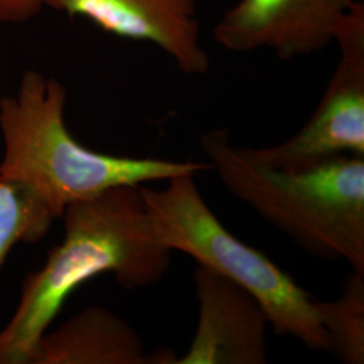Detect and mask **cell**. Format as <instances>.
Here are the masks:
<instances>
[{
    "label": "cell",
    "mask_w": 364,
    "mask_h": 364,
    "mask_svg": "<svg viewBox=\"0 0 364 364\" xmlns=\"http://www.w3.org/2000/svg\"><path fill=\"white\" fill-rule=\"evenodd\" d=\"M195 178H173L165 189L141 185L158 237L171 251H181L246 289L258 299L278 335L297 338L312 351H329L317 299L266 254L225 228L204 201Z\"/></svg>",
    "instance_id": "277c9868"
},
{
    "label": "cell",
    "mask_w": 364,
    "mask_h": 364,
    "mask_svg": "<svg viewBox=\"0 0 364 364\" xmlns=\"http://www.w3.org/2000/svg\"><path fill=\"white\" fill-rule=\"evenodd\" d=\"M52 213L27 189L0 180V267L16 243H36L48 234Z\"/></svg>",
    "instance_id": "8fae6325"
},
{
    "label": "cell",
    "mask_w": 364,
    "mask_h": 364,
    "mask_svg": "<svg viewBox=\"0 0 364 364\" xmlns=\"http://www.w3.org/2000/svg\"><path fill=\"white\" fill-rule=\"evenodd\" d=\"M66 90L27 70L14 96L0 100L4 158L0 180L27 189L60 219L70 203L120 185H146L212 170L205 162L109 156L76 141L65 124Z\"/></svg>",
    "instance_id": "7a4b0ae2"
},
{
    "label": "cell",
    "mask_w": 364,
    "mask_h": 364,
    "mask_svg": "<svg viewBox=\"0 0 364 364\" xmlns=\"http://www.w3.org/2000/svg\"><path fill=\"white\" fill-rule=\"evenodd\" d=\"M43 7V0H0L1 23H23Z\"/></svg>",
    "instance_id": "7c38bea8"
},
{
    "label": "cell",
    "mask_w": 364,
    "mask_h": 364,
    "mask_svg": "<svg viewBox=\"0 0 364 364\" xmlns=\"http://www.w3.org/2000/svg\"><path fill=\"white\" fill-rule=\"evenodd\" d=\"M198 321L189 350L174 364H264L269 320L258 299L203 264L195 272Z\"/></svg>",
    "instance_id": "ba28073f"
},
{
    "label": "cell",
    "mask_w": 364,
    "mask_h": 364,
    "mask_svg": "<svg viewBox=\"0 0 364 364\" xmlns=\"http://www.w3.org/2000/svg\"><path fill=\"white\" fill-rule=\"evenodd\" d=\"M335 43L340 58L312 117L282 144L255 149L267 165L302 170L340 156H364V3L346 15Z\"/></svg>",
    "instance_id": "5b68a950"
},
{
    "label": "cell",
    "mask_w": 364,
    "mask_h": 364,
    "mask_svg": "<svg viewBox=\"0 0 364 364\" xmlns=\"http://www.w3.org/2000/svg\"><path fill=\"white\" fill-rule=\"evenodd\" d=\"M166 350L147 353L132 326L109 311L92 306L43 335L30 364H164Z\"/></svg>",
    "instance_id": "9c48e42d"
},
{
    "label": "cell",
    "mask_w": 364,
    "mask_h": 364,
    "mask_svg": "<svg viewBox=\"0 0 364 364\" xmlns=\"http://www.w3.org/2000/svg\"><path fill=\"white\" fill-rule=\"evenodd\" d=\"M64 239L43 267L28 274L10 323L0 332V364H30L70 294L100 274L124 289L156 285L169 272L170 250L156 234L141 185H120L64 209Z\"/></svg>",
    "instance_id": "6da1fadb"
},
{
    "label": "cell",
    "mask_w": 364,
    "mask_h": 364,
    "mask_svg": "<svg viewBox=\"0 0 364 364\" xmlns=\"http://www.w3.org/2000/svg\"><path fill=\"white\" fill-rule=\"evenodd\" d=\"M360 0H239L213 28L227 50H272L281 60L321 52L335 43L346 15Z\"/></svg>",
    "instance_id": "8992f818"
},
{
    "label": "cell",
    "mask_w": 364,
    "mask_h": 364,
    "mask_svg": "<svg viewBox=\"0 0 364 364\" xmlns=\"http://www.w3.org/2000/svg\"><path fill=\"white\" fill-rule=\"evenodd\" d=\"M200 144L225 189L260 218L314 257L346 260L364 273V156L293 171L235 146L227 131H208Z\"/></svg>",
    "instance_id": "3957f363"
},
{
    "label": "cell",
    "mask_w": 364,
    "mask_h": 364,
    "mask_svg": "<svg viewBox=\"0 0 364 364\" xmlns=\"http://www.w3.org/2000/svg\"><path fill=\"white\" fill-rule=\"evenodd\" d=\"M317 316L326 331L329 351L346 364L364 363V273L352 270L343 293L333 301H317Z\"/></svg>",
    "instance_id": "30bf717a"
},
{
    "label": "cell",
    "mask_w": 364,
    "mask_h": 364,
    "mask_svg": "<svg viewBox=\"0 0 364 364\" xmlns=\"http://www.w3.org/2000/svg\"><path fill=\"white\" fill-rule=\"evenodd\" d=\"M43 6L85 18L119 38L156 45L186 75L209 70L197 0H43Z\"/></svg>",
    "instance_id": "52a82bcc"
}]
</instances>
